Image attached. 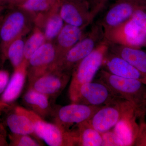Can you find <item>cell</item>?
I'll return each instance as SVG.
<instances>
[{
    "label": "cell",
    "instance_id": "cell-20",
    "mask_svg": "<svg viewBox=\"0 0 146 146\" xmlns=\"http://www.w3.org/2000/svg\"><path fill=\"white\" fill-rule=\"evenodd\" d=\"M109 50L146 75V52L141 48L110 44Z\"/></svg>",
    "mask_w": 146,
    "mask_h": 146
},
{
    "label": "cell",
    "instance_id": "cell-35",
    "mask_svg": "<svg viewBox=\"0 0 146 146\" xmlns=\"http://www.w3.org/2000/svg\"><path fill=\"white\" fill-rule=\"evenodd\" d=\"M5 6L1 4H0V18L2 17V13L5 8Z\"/></svg>",
    "mask_w": 146,
    "mask_h": 146
},
{
    "label": "cell",
    "instance_id": "cell-2",
    "mask_svg": "<svg viewBox=\"0 0 146 146\" xmlns=\"http://www.w3.org/2000/svg\"><path fill=\"white\" fill-rule=\"evenodd\" d=\"M99 76V80L131 104L140 115L146 116V84L114 75L104 69L100 71Z\"/></svg>",
    "mask_w": 146,
    "mask_h": 146
},
{
    "label": "cell",
    "instance_id": "cell-21",
    "mask_svg": "<svg viewBox=\"0 0 146 146\" xmlns=\"http://www.w3.org/2000/svg\"><path fill=\"white\" fill-rule=\"evenodd\" d=\"M11 108L12 110L8 113L5 121L11 133L30 135L38 139L35 133L34 124L31 120L25 115L17 112L13 108Z\"/></svg>",
    "mask_w": 146,
    "mask_h": 146
},
{
    "label": "cell",
    "instance_id": "cell-26",
    "mask_svg": "<svg viewBox=\"0 0 146 146\" xmlns=\"http://www.w3.org/2000/svg\"><path fill=\"white\" fill-rule=\"evenodd\" d=\"M10 146H40L43 145L39 140L32 136L11 133L9 135Z\"/></svg>",
    "mask_w": 146,
    "mask_h": 146
},
{
    "label": "cell",
    "instance_id": "cell-11",
    "mask_svg": "<svg viewBox=\"0 0 146 146\" xmlns=\"http://www.w3.org/2000/svg\"><path fill=\"white\" fill-rule=\"evenodd\" d=\"M59 12L65 24L86 28L94 19L88 0H60Z\"/></svg>",
    "mask_w": 146,
    "mask_h": 146
},
{
    "label": "cell",
    "instance_id": "cell-37",
    "mask_svg": "<svg viewBox=\"0 0 146 146\" xmlns=\"http://www.w3.org/2000/svg\"><path fill=\"white\" fill-rule=\"evenodd\" d=\"M0 133H6L5 129H4V130L0 129Z\"/></svg>",
    "mask_w": 146,
    "mask_h": 146
},
{
    "label": "cell",
    "instance_id": "cell-19",
    "mask_svg": "<svg viewBox=\"0 0 146 146\" xmlns=\"http://www.w3.org/2000/svg\"><path fill=\"white\" fill-rule=\"evenodd\" d=\"M49 99L44 94L34 89L29 88L24 95L23 102L29 109L44 119L53 115L54 112L51 105Z\"/></svg>",
    "mask_w": 146,
    "mask_h": 146
},
{
    "label": "cell",
    "instance_id": "cell-16",
    "mask_svg": "<svg viewBox=\"0 0 146 146\" xmlns=\"http://www.w3.org/2000/svg\"><path fill=\"white\" fill-rule=\"evenodd\" d=\"M86 28L65 24L54 41L57 52V64L65 54L82 38Z\"/></svg>",
    "mask_w": 146,
    "mask_h": 146
},
{
    "label": "cell",
    "instance_id": "cell-18",
    "mask_svg": "<svg viewBox=\"0 0 146 146\" xmlns=\"http://www.w3.org/2000/svg\"><path fill=\"white\" fill-rule=\"evenodd\" d=\"M59 0H27L16 8L25 11L31 18L34 26L42 27L45 18Z\"/></svg>",
    "mask_w": 146,
    "mask_h": 146
},
{
    "label": "cell",
    "instance_id": "cell-7",
    "mask_svg": "<svg viewBox=\"0 0 146 146\" xmlns=\"http://www.w3.org/2000/svg\"><path fill=\"white\" fill-rule=\"evenodd\" d=\"M104 30V39L110 44L138 48L146 46V34L131 18L117 26Z\"/></svg>",
    "mask_w": 146,
    "mask_h": 146
},
{
    "label": "cell",
    "instance_id": "cell-5",
    "mask_svg": "<svg viewBox=\"0 0 146 146\" xmlns=\"http://www.w3.org/2000/svg\"><path fill=\"white\" fill-rule=\"evenodd\" d=\"M17 112L25 115L34 124L35 133L37 138L50 146H77L74 133L66 132L59 125L46 121L29 109L20 106L13 108Z\"/></svg>",
    "mask_w": 146,
    "mask_h": 146
},
{
    "label": "cell",
    "instance_id": "cell-24",
    "mask_svg": "<svg viewBox=\"0 0 146 146\" xmlns=\"http://www.w3.org/2000/svg\"><path fill=\"white\" fill-rule=\"evenodd\" d=\"M46 42L42 30L34 26L29 36L25 41V60L28 62L31 56Z\"/></svg>",
    "mask_w": 146,
    "mask_h": 146
},
{
    "label": "cell",
    "instance_id": "cell-10",
    "mask_svg": "<svg viewBox=\"0 0 146 146\" xmlns=\"http://www.w3.org/2000/svg\"><path fill=\"white\" fill-rule=\"evenodd\" d=\"M138 9L146 10V0H116L99 22L104 29L115 27L130 19Z\"/></svg>",
    "mask_w": 146,
    "mask_h": 146
},
{
    "label": "cell",
    "instance_id": "cell-9",
    "mask_svg": "<svg viewBox=\"0 0 146 146\" xmlns=\"http://www.w3.org/2000/svg\"><path fill=\"white\" fill-rule=\"evenodd\" d=\"M57 61L54 42H46L28 61L27 73L29 83L54 69Z\"/></svg>",
    "mask_w": 146,
    "mask_h": 146
},
{
    "label": "cell",
    "instance_id": "cell-32",
    "mask_svg": "<svg viewBox=\"0 0 146 146\" xmlns=\"http://www.w3.org/2000/svg\"><path fill=\"white\" fill-rule=\"evenodd\" d=\"M88 1L90 4L92 15L95 18L97 16L96 14V10L98 4L99 0H88Z\"/></svg>",
    "mask_w": 146,
    "mask_h": 146
},
{
    "label": "cell",
    "instance_id": "cell-6",
    "mask_svg": "<svg viewBox=\"0 0 146 146\" xmlns=\"http://www.w3.org/2000/svg\"><path fill=\"white\" fill-rule=\"evenodd\" d=\"M124 100L106 84L99 80L97 82L92 81L83 84L75 103L103 107Z\"/></svg>",
    "mask_w": 146,
    "mask_h": 146
},
{
    "label": "cell",
    "instance_id": "cell-39",
    "mask_svg": "<svg viewBox=\"0 0 146 146\" xmlns=\"http://www.w3.org/2000/svg\"><path fill=\"white\" fill-rule=\"evenodd\" d=\"M2 1H3V0H2Z\"/></svg>",
    "mask_w": 146,
    "mask_h": 146
},
{
    "label": "cell",
    "instance_id": "cell-27",
    "mask_svg": "<svg viewBox=\"0 0 146 146\" xmlns=\"http://www.w3.org/2000/svg\"><path fill=\"white\" fill-rule=\"evenodd\" d=\"M145 115L139 117V130L134 146H146V122Z\"/></svg>",
    "mask_w": 146,
    "mask_h": 146
},
{
    "label": "cell",
    "instance_id": "cell-38",
    "mask_svg": "<svg viewBox=\"0 0 146 146\" xmlns=\"http://www.w3.org/2000/svg\"><path fill=\"white\" fill-rule=\"evenodd\" d=\"M2 1V0H0V4H1V3Z\"/></svg>",
    "mask_w": 146,
    "mask_h": 146
},
{
    "label": "cell",
    "instance_id": "cell-33",
    "mask_svg": "<svg viewBox=\"0 0 146 146\" xmlns=\"http://www.w3.org/2000/svg\"><path fill=\"white\" fill-rule=\"evenodd\" d=\"M9 107H10V105L6 104L0 101V116H1V112L3 111L7 110ZM0 129H2V130L5 129L1 122H0Z\"/></svg>",
    "mask_w": 146,
    "mask_h": 146
},
{
    "label": "cell",
    "instance_id": "cell-3",
    "mask_svg": "<svg viewBox=\"0 0 146 146\" xmlns=\"http://www.w3.org/2000/svg\"><path fill=\"white\" fill-rule=\"evenodd\" d=\"M104 40V30L98 21L93 24L90 30L85 33L82 38L65 54L56 68L72 74L78 64Z\"/></svg>",
    "mask_w": 146,
    "mask_h": 146
},
{
    "label": "cell",
    "instance_id": "cell-1",
    "mask_svg": "<svg viewBox=\"0 0 146 146\" xmlns=\"http://www.w3.org/2000/svg\"><path fill=\"white\" fill-rule=\"evenodd\" d=\"M109 47V43L104 39L94 51L82 60L73 70L68 91L71 102H76L80 89L83 84L93 81L102 66Z\"/></svg>",
    "mask_w": 146,
    "mask_h": 146
},
{
    "label": "cell",
    "instance_id": "cell-25",
    "mask_svg": "<svg viewBox=\"0 0 146 146\" xmlns=\"http://www.w3.org/2000/svg\"><path fill=\"white\" fill-rule=\"evenodd\" d=\"M25 41L23 36L18 37L11 42L7 51V59L10 61L13 69L17 68L25 60Z\"/></svg>",
    "mask_w": 146,
    "mask_h": 146
},
{
    "label": "cell",
    "instance_id": "cell-34",
    "mask_svg": "<svg viewBox=\"0 0 146 146\" xmlns=\"http://www.w3.org/2000/svg\"><path fill=\"white\" fill-rule=\"evenodd\" d=\"M110 0H99L98 4L97 6L96 10V13L98 15L104 7L106 3Z\"/></svg>",
    "mask_w": 146,
    "mask_h": 146
},
{
    "label": "cell",
    "instance_id": "cell-22",
    "mask_svg": "<svg viewBox=\"0 0 146 146\" xmlns=\"http://www.w3.org/2000/svg\"><path fill=\"white\" fill-rule=\"evenodd\" d=\"M60 3L59 0L45 18L42 30L47 42H54L65 25L59 12Z\"/></svg>",
    "mask_w": 146,
    "mask_h": 146
},
{
    "label": "cell",
    "instance_id": "cell-28",
    "mask_svg": "<svg viewBox=\"0 0 146 146\" xmlns=\"http://www.w3.org/2000/svg\"><path fill=\"white\" fill-rule=\"evenodd\" d=\"M131 18L138 25L142 31L146 34V10L145 9H138L134 12Z\"/></svg>",
    "mask_w": 146,
    "mask_h": 146
},
{
    "label": "cell",
    "instance_id": "cell-36",
    "mask_svg": "<svg viewBox=\"0 0 146 146\" xmlns=\"http://www.w3.org/2000/svg\"><path fill=\"white\" fill-rule=\"evenodd\" d=\"M3 16L0 18V26H1V22L2 20ZM0 62H1V39H0Z\"/></svg>",
    "mask_w": 146,
    "mask_h": 146
},
{
    "label": "cell",
    "instance_id": "cell-4",
    "mask_svg": "<svg viewBox=\"0 0 146 146\" xmlns=\"http://www.w3.org/2000/svg\"><path fill=\"white\" fill-rule=\"evenodd\" d=\"M33 27L30 17L19 8L11 9L3 17L0 26L1 65H3L7 60V51L11 43L31 31Z\"/></svg>",
    "mask_w": 146,
    "mask_h": 146
},
{
    "label": "cell",
    "instance_id": "cell-23",
    "mask_svg": "<svg viewBox=\"0 0 146 146\" xmlns=\"http://www.w3.org/2000/svg\"><path fill=\"white\" fill-rule=\"evenodd\" d=\"M75 131L77 146H102V133L92 127L88 121L79 124Z\"/></svg>",
    "mask_w": 146,
    "mask_h": 146
},
{
    "label": "cell",
    "instance_id": "cell-15",
    "mask_svg": "<svg viewBox=\"0 0 146 146\" xmlns=\"http://www.w3.org/2000/svg\"><path fill=\"white\" fill-rule=\"evenodd\" d=\"M102 67L103 69L114 75L135 80L146 84V75L109 50L105 56Z\"/></svg>",
    "mask_w": 146,
    "mask_h": 146
},
{
    "label": "cell",
    "instance_id": "cell-8",
    "mask_svg": "<svg viewBox=\"0 0 146 146\" xmlns=\"http://www.w3.org/2000/svg\"><path fill=\"white\" fill-rule=\"evenodd\" d=\"M102 107L72 103L58 108L53 115L54 116L55 123L65 131L71 132L72 128L74 132L79 124L90 119Z\"/></svg>",
    "mask_w": 146,
    "mask_h": 146
},
{
    "label": "cell",
    "instance_id": "cell-30",
    "mask_svg": "<svg viewBox=\"0 0 146 146\" xmlns=\"http://www.w3.org/2000/svg\"><path fill=\"white\" fill-rule=\"evenodd\" d=\"M10 79L8 71L3 69L0 70V95H1L5 90Z\"/></svg>",
    "mask_w": 146,
    "mask_h": 146
},
{
    "label": "cell",
    "instance_id": "cell-12",
    "mask_svg": "<svg viewBox=\"0 0 146 146\" xmlns=\"http://www.w3.org/2000/svg\"><path fill=\"white\" fill-rule=\"evenodd\" d=\"M141 116L131 104L126 102L121 117L112 129L121 146H134L139 128L137 119Z\"/></svg>",
    "mask_w": 146,
    "mask_h": 146
},
{
    "label": "cell",
    "instance_id": "cell-13",
    "mask_svg": "<svg viewBox=\"0 0 146 146\" xmlns=\"http://www.w3.org/2000/svg\"><path fill=\"white\" fill-rule=\"evenodd\" d=\"M72 74L55 68L29 83L31 88L44 94L50 98L57 97L65 89Z\"/></svg>",
    "mask_w": 146,
    "mask_h": 146
},
{
    "label": "cell",
    "instance_id": "cell-29",
    "mask_svg": "<svg viewBox=\"0 0 146 146\" xmlns=\"http://www.w3.org/2000/svg\"><path fill=\"white\" fill-rule=\"evenodd\" d=\"M102 134L103 139L102 146H121L117 136L112 130Z\"/></svg>",
    "mask_w": 146,
    "mask_h": 146
},
{
    "label": "cell",
    "instance_id": "cell-17",
    "mask_svg": "<svg viewBox=\"0 0 146 146\" xmlns=\"http://www.w3.org/2000/svg\"><path fill=\"white\" fill-rule=\"evenodd\" d=\"M27 61L24 60L21 65L14 69V72L6 88L1 95V101L10 105L15 101L21 95L27 76Z\"/></svg>",
    "mask_w": 146,
    "mask_h": 146
},
{
    "label": "cell",
    "instance_id": "cell-31",
    "mask_svg": "<svg viewBox=\"0 0 146 146\" xmlns=\"http://www.w3.org/2000/svg\"><path fill=\"white\" fill-rule=\"evenodd\" d=\"M27 0H3L1 4L11 9L16 8Z\"/></svg>",
    "mask_w": 146,
    "mask_h": 146
},
{
    "label": "cell",
    "instance_id": "cell-14",
    "mask_svg": "<svg viewBox=\"0 0 146 146\" xmlns=\"http://www.w3.org/2000/svg\"><path fill=\"white\" fill-rule=\"evenodd\" d=\"M126 100L101 108L88 120L93 128L101 133L111 130L121 117Z\"/></svg>",
    "mask_w": 146,
    "mask_h": 146
}]
</instances>
